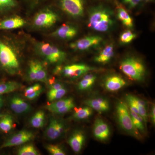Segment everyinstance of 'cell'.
<instances>
[{"label":"cell","instance_id":"74e56055","mask_svg":"<svg viewBox=\"0 0 155 155\" xmlns=\"http://www.w3.org/2000/svg\"><path fill=\"white\" fill-rule=\"evenodd\" d=\"M122 3L125 5L128 8H135L141 2V0H122Z\"/></svg>","mask_w":155,"mask_h":155},{"label":"cell","instance_id":"836d02e7","mask_svg":"<svg viewBox=\"0 0 155 155\" xmlns=\"http://www.w3.org/2000/svg\"><path fill=\"white\" fill-rule=\"evenodd\" d=\"M136 37V35L131 31L127 30L122 32L120 37V40L123 44L129 43Z\"/></svg>","mask_w":155,"mask_h":155},{"label":"cell","instance_id":"2e32d148","mask_svg":"<svg viewBox=\"0 0 155 155\" xmlns=\"http://www.w3.org/2000/svg\"><path fill=\"white\" fill-rule=\"evenodd\" d=\"M25 20L19 16L10 17L0 21V29L11 30L21 28L25 25Z\"/></svg>","mask_w":155,"mask_h":155},{"label":"cell","instance_id":"52a82bcc","mask_svg":"<svg viewBox=\"0 0 155 155\" xmlns=\"http://www.w3.org/2000/svg\"><path fill=\"white\" fill-rule=\"evenodd\" d=\"M58 6L64 12L73 17H82L85 0H57Z\"/></svg>","mask_w":155,"mask_h":155},{"label":"cell","instance_id":"9a60e30c","mask_svg":"<svg viewBox=\"0 0 155 155\" xmlns=\"http://www.w3.org/2000/svg\"><path fill=\"white\" fill-rule=\"evenodd\" d=\"M127 84L125 79L120 75H113L108 76L104 81V86L108 91H118Z\"/></svg>","mask_w":155,"mask_h":155},{"label":"cell","instance_id":"ab89813d","mask_svg":"<svg viewBox=\"0 0 155 155\" xmlns=\"http://www.w3.org/2000/svg\"><path fill=\"white\" fill-rule=\"evenodd\" d=\"M43 91V89H42L41 90H40L34 92L28 95L25 96L27 99L30 100H33L35 99L37 97H38L41 93Z\"/></svg>","mask_w":155,"mask_h":155},{"label":"cell","instance_id":"e575fe53","mask_svg":"<svg viewBox=\"0 0 155 155\" xmlns=\"http://www.w3.org/2000/svg\"><path fill=\"white\" fill-rule=\"evenodd\" d=\"M47 150L50 153L53 155H65L66 153L63 149L56 145L49 144L46 146Z\"/></svg>","mask_w":155,"mask_h":155},{"label":"cell","instance_id":"3957f363","mask_svg":"<svg viewBox=\"0 0 155 155\" xmlns=\"http://www.w3.org/2000/svg\"><path fill=\"white\" fill-rule=\"evenodd\" d=\"M119 68L127 77L135 81H142L146 74L143 62L134 57H128L123 59L120 63Z\"/></svg>","mask_w":155,"mask_h":155},{"label":"cell","instance_id":"6da1fadb","mask_svg":"<svg viewBox=\"0 0 155 155\" xmlns=\"http://www.w3.org/2000/svg\"><path fill=\"white\" fill-rule=\"evenodd\" d=\"M114 24L113 11L108 7L100 4L92 7L88 12L87 26L95 31H109Z\"/></svg>","mask_w":155,"mask_h":155},{"label":"cell","instance_id":"4316f807","mask_svg":"<svg viewBox=\"0 0 155 155\" xmlns=\"http://www.w3.org/2000/svg\"><path fill=\"white\" fill-rule=\"evenodd\" d=\"M129 110L130 116H131L132 122H133L134 127L136 128L137 130H138L139 133L140 132L143 133H144L145 131V128L144 126L145 122L143 119L138 114H136L129 109Z\"/></svg>","mask_w":155,"mask_h":155},{"label":"cell","instance_id":"60d3db41","mask_svg":"<svg viewBox=\"0 0 155 155\" xmlns=\"http://www.w3.org/2000/svg\"><path fill=\"white\" fill-rule=\"evenodd\" d=\"M50 89H59L64 88V84L60 83H53L51 84Z\"/></svg>","mask_w":155,"mask_h":155},{"label":"cell","instance_id":"5b68a950","mask_svg":"<svg viewBox=\"0 0 155 155\" xmlns=\"http://www.w3.org/2000/svg\"><path fill=\"white\" fill-rule=\"evenodd\" d=\"M37 49L39 54L51 64L62 63L67 58L65 52L49 43H40L37 45Z\"/></svg>","mask_w":155,"mask_h":155},{"label":"cell","instance_id":"f35d334b","mask_svg":"<svg viewBox=\"0 0 155 155\" xmlns=\"http://www.w3.org/2000/svg\"><path fill=\"white\" fill-rule=\"evenodd\" d=\"M28 7L31 8H33L38 6L44 0H22Z\"/></svg>","mask_w":155,"mask_h":155},{"label":"cell","instance_id":"8fae6325","mask_svg":"<svg viewBox=\"0 0 155 155\" xmlns=\"http://www.w3.org/2000/svg\"><path fill=\"white\" fill-rule=\"evenodd\" d=\"M92 67L84 64H74L65 66L62 73L65 77L75 78L93 70Z\"/></svg>","mask_w":155,"mask_h":155},{"label":"cell","instance_id":"277c9868","mask_svg":"<svg viewBox=\"0 0 155 155\" xmlns=\"http://www.w3.org/2000/svg\"><path fill=\"white\" fill-rule=\"evenodd\" d=\"M116 114L119 125L122 129L136 138H140L139 132L133 125L129 108L125 102L121 101L118 102L116 105Z\"/></svg>","mask_w":155,"mask_h":155},{"label":"cell","instance_id":"7a4b0ae2","mask_svg":"<svg viewBox=\"0 0 155 155\" xmlns=\"http://www.w3.org/2000/svg\"><path fill=\"white\" fill-rule=\"evenodd\" d=\"M0 66L11 75L17 74L20 64L17 50L11 44L0 39Z\"/></svg>","mask_w":155,"mask_h":155},{"label":"cell","instance_id":"603a6c76","mask_svg":"<svg viewBox=\"0 0 155 155\" xmlns=\"http://www.w3.org/2000/svg\"><path fill=\"white\" fill-rule=\"evenodd\" d=\"M20 87V84L16 81H0V95L16 91Z\"/></svg>","mask_w":155,"mask_h":155},{"label":"cell","instance_id":"484cf974","mask_svg":"<svg viewBox=\"0 0 155 155\" xmlns=\"http://www.w3.org/2000/svg\"><path fill=\"white\" fill-rule=\"evenodd\" d=\"M19 5L18 0H0V13L15 10Z\"/></svg>","mask_w":155,"mask_h":155},{"label":"cell","instance_id":"8d00e7d4","mask_svg":"<svg viewBox=\"0 0 155 155\" xmlns=\"http://www.w3.org/2000/svg\"><path fill=\"white\" fill-rule=\"evenodd\" d=\"M42 89V87L40 84H35L32 86L29 87L25 89V91H24V95L25 96L28 95L34 92L37 91Z\"/></svg>","mask_w":155,"mask_h":155},{"label":"cell","instance_id":"cb8c5ba5","mask_svg":"<svg viewBox=\"0 0 155 155\" xmlns=\"http://www.w3.org/2000/svg\"><path fill=\"white\" fill-rule=\"evenodd\" d=\"M45 119V114L43 111L37 112L30 119V123L32 127L39 128L43 127Z\"/></svg>","mask_w":155,"mask_h":155},{"label":"cell","instance_id":"4dcf8cb0","mask_svg":"<svg viewBox=\"0 0 155 155\" xmlns=\"http://www.w3.org/2000/svg\"><path fill=\"white\" fill-rule=\"evenodd\" d=\"M137 107L139 111V115L143 119L145 123H146L148 120V114L147 112V103L143 100L136 97Z\"/></svg>","mask_w":155,"mask_h":155},{"label":"cell","instance_id":"d4e9b609","mask_svg":"<svg viewBox=\"0 0 155 155\" xmlns=\"http://www.w3.org/2000/svg\"><path fill=\"white\" fill-rule=\"evenodd\" d=\"M13 119L10 115H4L0 118V130L5 133H8L14 127Z\"/></svg>","mask_w":155,"mask_h":155},{"label":"cell","instance_id":"f546056e","mask_svg":"<svg viewBox=\"0 0 155 155\" xmlns=\"http://www.w3.org/2000/svg\"><path fill=\"white\" fill-rule=\"evenodd\" d=\"M67 93V89L65 87L59 89H50L47 94L48 101L53 102L60 99L63 97Z\"/></svg>","mask_w":155,"mask_h":155},{"label":"cell","instance_id":"5bb4252c","mask_svg":"<svg viewBox=\"0 0 155 155\" xmlns=\"http://www.w3.org/2000/svg\"><path fill=\"white\" fill-rule=\"evenodd\" d=\"M77 28L73 25L63 24L52 33V36L64 40L73 38L77 34Z\"/></svg>","mask_w":155,"mask_h":155},{"label":"cell","instance_id":"30bf717a","mask_svg":"<svg viewBox=\"0 0 155 155\" xmlns=\"http://www.w3.org/2000/svg\"><path fill=\"white\" fill-rule=\"evenodd\" d=\"M103 40L101 36H86L72 43L70 45V47L75 51H84L99 45Z\"/></svg>","mask_w":155,"mask_h":155},{"label":"cell","instance_id":"d590c367","mask_svg":"<svg viewBox=\"0 0 155 155\" xmlns=\"http://www.w3.org/2000/svg\"><path fill=\"white\" fill-rule=\"evenodd\" d=\"M75 107V104L74 103H71L67 105L64 106L62 107L59 108L57 110H54L51 113L57 114H63L69 112Z\"/></svg>","mask_w":155,"mask_h":155},{"label":"cell","instance_id":"f6af8a7d","mask_svg":"<svg viewBox=\"0 0 155 155\" xmlns=\"http://www.w3.org/2000/svg\"><path fill=\"white\" fill-rule=\"evenodd\" d=\"M4 116V115H3V114H0V118H1V117H2V116Z\"/></svg>","mask_w":155,"mask_h":155},{"label":"cell","instance_id":"d6986e66","mask_svg":"<svg viewBox=\"0 0 155 155\" xmlns=\"http://www.w3.org/2000/svg\"><path fill=\"white\" fill-rule=\"evenodd\" d=\"M86 105L99 113L106 112L110 109V104L107 100L102 98H96L87 100Z\"/></svg>","mask_w":155,"mask_h":155},{"label":"cell","instance_id":"8992f818","mask_svg":"<svg viewBox=\"0 0 155 155\" xmlns=\"http://www.w3.org/2000/svg\"><path fill=\"white\" fill-rule=\"evenodd\" d=\"M58 14L50 7L41 9L33 19L34 25L39 28L51 27L58 21Z\"/></svg>","mask_w":155,"mask_h":155},{"label":"cell","instance_id":"7402d4cb","mask_svg":"<svg viewBox=\"0 0 155 155\" xmlns=\"http://www.w3.org/2000/svg\"><path fill=\"white\" fill-rule=\"evenodd\" d=\"M97 77L93 74H86L84 76L78 84V89L81 91L88 90L94 84L96 80Z\"/></svg>","mask_w":155,"mask_h":155},{"label":"cell","instance_id":"83f0119b","mask_svg":"<svg viewBox=\"0 0 155 155\" xmlns=\"http://www.w3.org/2000/svg\"><path fill=\"white\" fill-rule=\"evenodd\" d=\"M74 103V100L71 97L65 99H60L57 101L54 102L49 104L45 107L46 109L50 112H52L54 110H57L59 108L62 107L64 106Z\"/></svg>","mask_w":155,"mask_h":155},{"label":"cell","instance_id":"7bdbcfd3","mask_svg":"<svg viewBox=\"0 0 155 155\" xmlns=\"http://www.w3.org/2000/svg\"><path fill=\"white\" fill-rule=\"evenodd\" d=\"M141 2L143 1V2H145L150 3L153 2L154 0H141Z\"/></svg>","mask_w":155,"mask_h":155},{"label":"cell","instance_id":"ac0fdd59","mask_svg":"<svg viewBox=\"0 0 155 155\" xmlns=\"http://www.w3.org/2000/svg\"><path fill=\"white\" fill-rule=\"evenodd\" d=\"M10 106L11 110L17 114L27 113L30 110V106L20 97L15 96L11 99Z\"/></svg>","mask_w":155,"mask_h":155},{"label":"cell","instance_id":"4fadbf2b","mask_svg":"<svg viewBox=\"0 0 155 155\" xmlns=\"http://www.w3.org/2000/svg\"><path fill=\"white\" fill-rule=\"evenodd\" d=\"M65 125L60 120L52 118L46 130V135L49 139L54 140L60 137L64 133Z\"/></svg>","mask_w":155,"mask_h":155},{"label":"cell","instance_id":"b9f144b4","mask_svg":"<svg viewBox=\"0 0 155 155\" xmlns=\"http://www.w3.org/2000/svg\"><path fill=\"white\" fill-rule=\"evenodd\" d=\"M150 118L153 125H154L155 123V105H152L151 110Z\"/></svg>","mask_w":155,"mask_h":155},{"label":"cell","instance_id":"ba28073f","mask_svg":"<svg viewBox=\"0 0 155 155\" xmlns=\"http://www.w3.org/2000/svg\"><path fill=\"white\" fill-rule=\"evenodd\" d=\"M28 76L31 81L46 82L47 73L43 65L38 60H32L28 65Z\"/></svg>","mask_w":155,"mask_h":155},{"label":"cell","instance_id":"f1b7e54d","mask_svg":"<svg viewBox=\"0 0 155 155\" xmlns=\"http://www.w3.org/2000/svg\"><path fill=\"white\" fill-rule=\"evenodd\" d=\"M93 114V109L89 107L83 108H75L73 117L78 120L88 119Z\"/></svg>","mask_w":155,"mask_h":155},{"label":"cell","instance_id":"e0dca14e","mask_svg":"<svg viewBox=\"0 0 155 155\" xmlns=\"http://www.w3.org/2000/svg\"><path fill=\"white\" fill-rule=\"evenodd\" d=\"M85 140L84 133L81 130H76L69 138V144L73 151L78 153L82 149Z\"/></svg>","mask_w":155,"mask_h":155},{"label":"cell","instance_id":"44dd1931","mask_svg":"<svg viewBox=\"0 0 155 155\" xmlns=\"http://www.w3.org/2000/svg\"><path fill=\"white\" fill-rule=\"evenodd\" d=\"M117 17L123 25L128 28L133 27V20L126 10L122 6L118 5L117 9Z\"/></svg>","mask_w":155,"mask_h":155},{"label":"cell","instance_id":"7c38bea8","mask_svg":"<svg viewBox=\"0 0 155 155\" xmlns=\"http://www.w3.org/2000/svg\"><path fill=\"white\" fill-rule=\"evenodd\" d=\"M93 132L97 139L101 141H105L110 137V129L108 124L103 119L97 118L94 122Z\"/></svg>","mask_w":155,"mask_h":155},{"label":"cell","instance_id":"ffe728a7","mask_svg":"<svg viewBox=\"0 0 155 155\" xmlns=\"http://www.w3.org/2000/svg\"><path fill=\"white\" fill-rule=\"evenodd\" d=\"M114 48L112 44L107 45L104 48L98 55L94 58V61L97 63L105 64L114 57Z\"/></svg>","mask_w":155,"mask_h":155},{"label":"cell","instance_id":"ee69618b","mask_svg":"<svg viewBox=\"0 0 155 155\" xmlns=\"http://www.w3.org/2000/svg\"><path fill=\"white\" fill-rule=\"evenodd\" d=\"M3 102H4V101H3L2 99V98L0 97V108L2 107L3 105Z\"/></svg>","mask_w":155,"mask_h":155},{"label":"cell","instance_id":"9c48e42d","mask_svg":"<svg viewBox=\"0 0 155 155\" xmlns=\"http://www.w3.org/2000/svg\"><path fill=\"white\" fill-rule=\"evenodd\" d=\"M34 137L33 134L31 131L27 130H21L6 140L1 147L0 149L21 145L30 141L33 139Z\"/></svg>","mask_w":155,"mask_h":155},{"label":"cell","instance_id":"1f68e13d","mask_svg":"<svg viewBox=\"0 0 155 155\" xmlns=\"http://www.w3.org/2000/svg\"><path fill=\"white\" fill-rule=\"evenodd\" d=\"M19 155H38V152L32 144H27L21 147L18 150Z\"/></svg>","mask_w":155,"mask_h":155},{"label":"cell","instance_id":"d6a6232c","mask_svg":"<svg viewBox=\"0 0 155 155\" xmlns=\"http://www.w3.org/2000/svg\"><path fill=\"white\" fill-rule=\"evenodd\" d=\"M127 105L129 106V109L136 114H138L139 111L137 105L136 96L131 94H127L125 97Z\"/></svg>","mask_w":155,"mask_h":155}]
</instances>
